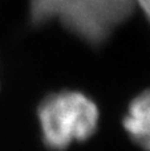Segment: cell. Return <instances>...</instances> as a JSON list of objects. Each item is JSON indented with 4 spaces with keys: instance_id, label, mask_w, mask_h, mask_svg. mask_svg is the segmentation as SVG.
<instances>
[{
    "instance_id": "4",
    "label": "cell",
    "mask_w": 150,
    "mask_h": 151,
    "mask_svg": "<svg viewBox=\"0 0 150 151\" xmlns=\"http://www.w3.org/2000/svg\"><path fill=\"white\" fill-rule=\"evenodd\" d=\"M136 4L140 5L141 9L144 11V13L148 17V20L150 21V0H136Z\"/></svg>"
},
{
    "instance_id": "1",
    "label": "cell",
    "mask_w": 150,
    "mask_h": 151,
    "mask_svg": "<svg viewBox=\"0 0 150 151\" xmlns=\"http://www.w3.org/2000/svg\"><path fill=\"white\" fill-rule=\"evenodd\" d=\"M136 0H31L33 24L57 20L90 45L102 44L134 12Z\"/></svg>"
},
{
    "instance_id": "3",
    "label": "cell",
    "mask_w": 150,
    "mask_h": 151,
    "mask_svg": "<svg viewBox=\"0 0 150 151\" xmlns=\"http://www.w3.org/2000/svg\"><path fill=\"white\" fill-rule=\"evenodd\" d=\"M124 127L141 149L150 151V89L132 101L124 118Z\"/></svg>"
},
{
    "instance_id": "2",
    "label": "cell",
    "mask_w": 150,
    "mask_h": 151,
    "mask_svg": "<svg viewBox=\"0 0 150 151\" xmlns=\"http://www.w3.org/2000/svg\"><path fill=\"white\" fill-rule=\"evenodd\" d=\"M37 114L44 143L52 150H64L72 142L85 141L98 125L96 104L79 91H61L47 97Z\"/></svg>"
}]
</instances>
